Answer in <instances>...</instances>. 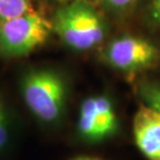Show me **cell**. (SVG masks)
I'll use <instances>...</instances> for the list:
<instances>
[{
    "instance_id": "8992f818",
    "label": "cell",
    "mask_w": 160,
    "mask_h": 160,
    "mask_svg": "<svg viewBox=\"0 0 160 160\" xmlns=\"http://www.w3.org/2000/svg\"><path fill=\"white\" fill-rule=\"evenodd\" d=\"M132 134L136 148L147 160H160V113L138 103L132 120Z\"/></svg>"
},
{
    "instance_id": "6da1fadb",
    "label": "cell",
    "mask_w": 160,
    "mask_h": 160,
    "mask_svg": "<svg viewBox=\"0 0 160 160\" xmlns=\"http://www.w3.org/2000/svg\"><path fill=\"white\" fill-rule=\"evenodd\" d=\"M20 92L25 105L45 127L62 125L72 94V80L65 70L54 66L34 67L20 78Z\"/></svg>"
},
{
    "instance_id": "7a4b0ae2",
    "label": "cell",
    "mask_w": 160,
    "mask_h": 160,
    "mask_svg": "<svg viewBox=\"0 0 160 160\" xmlns=\"http://www.w3.org/2000/svg\"><path fill=\"white\" fill-rule=\"evenodd\" d=\"M51 22L53 33L75 53L98 51L117 29L92 0H76L58 5Z\"/></svg>"
},
{
    "instance_id": "ba28073f",
    "label": "cell",
    "mask_w": 160,
    "mask_h": 160,
    "mask_svg": "<svg viewBox=\"0 0 160 160\" xmlns=\"http://www.w3.org/2000/svg\"><path fill=\"white\" fill-rule=\"evenodd\" d=\"M131 25L160 40V0H139Z\"/></svg>"
},
{
    "instance_id": "7c38bea8",
    "label": "cell",
    "mask_w": 160,
    "mask_h": 160,
    "mask_svg": "<svg viewBox=\"0 0 160 160\" xmlns=\"http://www.w3.org/2000/svg\"><path fill=\"white\" fill-rule=\"evenodd\" d=\"M72 160H103L98 157H92V156H80V157H76Z\"/></svg>"
},
{
    "instance_id": "4fadbf2b",
    "label": "cell",
    "mask_w": 160,
    "mask_h": 160,
    "mask_svg": "<svg viewBox=\"0 0 160 160\" xmlns=\"http://www.w3.org/2000/svg\"><path fill=\"white\" fill-rule=\"evenodd\" d=\"M55 3H57L58 5H62V4H66V3H69V2H72V1H76V0H52ZM92 1H95L96 0H92Z\"/></svg>"
},
{
    "instance_id": "8fae6325",
    "label": "cell",
    "mask_w": 160,
    "mask_h": 160,
    "mask_svg": "<svg viewBox=\"0 0 160 160\" xmlns=\"http://www.w3.org/2000/svg\"><path fill=\"white\" fill-rule=\"evenodd\" d=\"M14 127L11 113L5 104L0 100V153L8 149L12 139Z\"/></svg>"
},
{
    "instance_id": "5b68a950",
    "label": "cell",
    "mask_w": 160,
    "mask_h": 160,
    "mask_svg": "<svg viewBox=\"0 0 160 160\" xmlns=\"http://www.w3.org/2000/svg\"><path fill=\"white\" fill-rule=\"evenodd\" d=\"M121 128L114 99L108 92H97L81 101L76 122V135L85 143H100L112 138Z\"/></svg>"
},
{
    "instance_id": "277c9868",
    "label": "cell",
    "mask_w": 160,
    "mask_h": 160,
    "mask_svg": "<svg viewBox=\"0 0 160 160\" xmlns=\"http://www.w3.org/2000/svg\"><path fill=\"white\" fill-rule=\"evenodd\" d=\"M53 33L51 19L36 11L0 21V57L20 58L47 44Z\"/></svg>"
},
{
    "instance_id": "3957f363",
    "label": "cell",
    "mask_w": 160,
    "mask_h": 160,
    "mask_svg": "<svg viewBox=\"0 0 160 160\" xmlns=\"http://www.w3.org/2000/svg\"><path fill=\"white\" fill-rule=\"evenodd\" d=\"M97 55L102 65L133 82L160 69V40L133 25L117 28Z\"/></svg>"
},
{
    "instance_id": "52a82bcc",
    "label": "cell",
    "mask_w": 160,
    "mask_h": 160,
    "mask_svg": "<svg viewBox=\"0 0 160 160\" xmlns=\"http://www.w3.org/2000/svg\"><path fill=\"white\" fill-rule=\"evenodd\" d=\"M96 3L117 28L132 24L139 0H96Z\"/></svg>"
},
{
    "instance_id": "9c48e42d",
    "label": "cell",
    "mask_w": 160,
    "mask_h": 160,
    "mask_svg": "<svg viewBox=\"0 0 160 160\" xmlns=\"http://www.w3.org/2000/svg\"><path fill=\"white\" fill-rule=\"evenodd\" d=\"M132 83L138 102L160 113V69L137 78Z\"/></svg>"
},
{
    "instance_id": "30bf717a",
    "label": "cell",
    "mask_w": 160,
    "mask_h": 160,
    "mask_svg": "<svg viewBox=\"0 0 160 160\" xmlns=\"http://www.w3.org/2000/svg\"><path fill=\"white\" fill-rule=\"evenodd\" d=\"M30 11L31 0H0V21L19 17Z\"/></svg>"
}]
</instances>
